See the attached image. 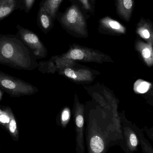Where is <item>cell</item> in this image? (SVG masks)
<instances>
[{"instance_id":"cell-1","label":"cell","mask_w":153,"mask_h":153,"mask_svg":"<svg viewBox=\"0 0 153 153\" xmlns=\"http://www.w3.org/2000/svg\"><path fill=\"white\" fill-rule=\"evenodd\" d=\"M0 54L15 69L31 71L38 66L28 48L16 35L0 34Z\"/></svg>"},{"instance_id":"cell-2","label":"cell","mask_w":153,"mask_h":153,"mask_svg":"<svg viewBox=\"0 0 153 153\" xmlns=\"http://www.w3.org/2000/svg\"><path fill=\"white\" fill-rule=\"evenodd\" d=\"M0 89L10 97L15 98L32 95L38 91L32 84L1 71Z\"/></svg>"},{"instance_id":"cell-3","label":"cell","mask_w":153,"mask_h":153,"mask_svg":"<svg viewBox=\"0 0 153 153\" xmlns=\"http://www.w3.org/2000/svg\"><path fill=\"white\" fill-rule=\"evenodd\" d=\"M61 57L73 61L79 60L99 63L108 61L109 58L108 56L98 50L78 46L73 47Z\"/></svg>"},{"instance_id":"cell-4","label":"cell","mask_w":153,"mask_h":153,"mask_svg":"<svg viewBox=\"0 0 153 153\" xmlns=\"http://www.w3.org/2000/svg\"><path fill=\"white\" fill-rule=\"evenodd\" d=\"M61 20L64 25L71 30L82 36L87 35L84 17L76 5H72L69 8L65 13Z\"/></svg>"},{"instance_id":"cell-5","label":"cell","mask_w":153,"mask_h":153,"mask_svg":"<svg viewBox=\"0 0 153 153\" xmlns=\"http://www.w3.org/2000/svg\"><path fill=\"white\" fill-rule=\"evenodd\" d=\"M16 36L32 50L35 56L43 57L46 55V49L39 37L34 32L19 24L16 26Z\"/></svg>"},{"instance_id":"cell-6","label":"cell","mask_w":153,"mask_h":153,"mask_svg":"<svg viewBox=\"0 0 153 153\" xmlns=\"http://www.w3.org/2000/svg\"><path fill=\"white\" fill-rule=\"evenodd\" d=\"M0 126L9 134L13 141L19 139L18 122L10 107L0 105Z\"/></svg>"},{"instance_id":"cell-7","label":"cell","mask_w":153,"mask_h":153,"mask_svg":"<svg viewBox=\"0 0 153 153\" xmlns=\"http://www.w3.org/2000/svg\"><path fill=\"white\" fill-rule=\"evenodd\" d=\"M67 64L60 68H63V74L66 77L77 82L91 81L93 79V74L89 70L72 68L71 64Z\"/></svg>"},{"instance_id":"cell-8","label":"cell","mask_w":153,"mask_h":153,"mask_svg":"<svg viewBox=\"0 0 153 153\" xmlns=\"http://www.w3.org/2000/svg\"><path fill=\"white\" fill-rule=\"evenodd\" d=\"M137 34L153 46V23L149 19L142 18L137 24Z\"/></svg>"},{"instance_id":"cell-9","label":"cell","mask_w":153,"mask_h":153,"mask_svg":"<svg viewBox=\"0 0 153 153\" xmlns=\"http://www.w3.org/2000/svg\"><path fill=\"white\" fill-rule=\"evenodd\" d=\"M78 102H76V106L75 110V119L76 124L77 137H76V143H77V150H80V152H83V131L84 117L83 114V106L81 104H78Z\"/></svg>"},{"instance_id":"cell-10","label":"cell","mask_w":153,"mask_h":153,"mask_svg":"<svg viewBox=\"0 0 153 153\" xmlns=\"http://www.w3.org/2000/svg\"><path fill=\"white\" fill-rule=\"evenodd\" d=\"M135 49L139 53L146 65L153 66V46L150 43H145L141 40H137L135 42Z\"/></svg>"},{"instance_id":"cell-11","label":"cell","mask_w":153,"mask_h":153,"mask_svg":"<svg viewBox=\"0 0 153 153\" xmlns=\"http://www.w3.org/2000/svg\"><path fill=\"white\" fill-rule=\"evenodd\" d=\"M134 0H117V10L120 16L128 22L132 16Z\"/></svg>"},{"instance_id":"cell-12","label":"cell","mask_w":153,"mask_h":153,"mask_svg":"<svg viewBox=\"0 0 153 153\" xmlns=\"http://www.w3.org/2000/svg\"><path fill=\"white\" fill-rule=\"evenodd\" d=\"M101 26L108 30L119 34H124L126 33V29L118 21L110 17L102 18L100 21Z\"/></svg>"},{"instance_id":"cell-13","label":"cell","mask_w":153,"mask_h":153,"mask_svg":"<svg viewBox=\"0 0 153 153\" xmlns=\"http://www.w3.org/2000/svg\"><path fill=\"white\" fill-rule=\"evenodd\" d=\"M17 10V0H0V21Z\"/></svg>"},{"instance_id":"cell-14","label":"cell","mask_w":153,"mask_h":153,"mask_svg":"<svg viewBox=\"0 0 153 153\" xmlns=\"http://www.w3.org/2000/svg\"><path fill=\"white\" fill-rule=\"evenodd\" d=\"M125 134L128 149L132 152L136 151L139 141L135 133L129 128H126Z\"/></svg>"},{"instance_id":"cell-15","label":"cell","mask_w":153,"mask_h":153,"mask_svg":"<svg viewBox=\"0 0 153 153\" xmlns=\"http://www.w3.org/2000/svg\"><path fill=\"white\" fill-rule=\"evenodd\" d=\"M62 1V0H45L42 6L48 13L51 18H54Z\"/></svg>"},{"instance_id":"cell-16","label":"cell","mask_w":153,"mask_h":153,"mask_svg":"<svg viewBox=\"0 0 153 153\" xmlns=\"http://www.w3.org/2000/svg\"><path fill=\"white\" fill-rule=\"evenodd\" d=\"M90 147L93 152H102L105 148L104 142L99 136H94L90 140Z\"/></svg>"},{"instance_id":"cell-17","label":"cell","mask_w":153,"mask_h":153,"mask_svg":"<svg viewBox=\"0 0 153 153\" xmlns=\"http://www.w3.org/2000/svg\"><path fill=\"white\" fill-rule=\"evenodd\" d=\"M51 18L49 14L45 8L41 6L38 14V20L44 29L49 28L51 24Z\"/></svg>"},{"instance_id":"cell-18","label":"cell","mask_w":153,"mask_h":153,"mask_svg":"<svg viewBox=\"0 0 153 153\" xmlns=\"http://www.w3.org/2000/svg\"><path fill=\"white\" fill-rule=\"evenodd\" d=\"M152 86V84L149 82L139 79L135 82L134 90L136 93L143 94L150 91Z\"/></svg>"},{"instance_id":"cell-19","label":"cell","mask_w":153,"mask_h":153,"mask_svg":"<svg viewBox=\"0 0 153 153\" xmlns=\"http://www.w3.org/2000/svg\"><path fill=\"white\" fill-rule=\"evenodd\" d=\"M35 0H17V10L28 13L33 6Z\"/></svg>"},{"instance_id":"cell-20","label":"cell","mask_w":153,"mask_h":153,"mask_svg":"<svg viewBox=\"0 0 153 153\" xmlns=\"http://www.w3.org/2000/svg\"><path fill=\"white\" fill-rule=\"evenodd\" d=\"M70 117H71V112H70V110L67 108L65 109L61 114V121H62V124L64 125H66L70 119Z\"/></svg>"},{"instance_id":"cell-21","label":"cell","mask_w":153,"mask_h":153,"mask_svg":"<svg viewBox=\"0 0 153 153\" xmlns=\"http://www.w3.org/2000/svg\"><path fill=\"white\" fill-rule=\"evenodd\" d=\"M0 64L3 65L7 66L9 67H12L11 65L0 54Z\"/></svg>"},{"instance_id":"cell-22","label":"cell","mask_w":153,"mask_h":153,"mask_svg":"<svg viewBox=\"0 0 153 153\" xmlns=\"http://www.w3.org/2000/svg\"><path fill=\"white\" fill-rule=\"evenodd\" d=\"M83 6L85 9L87 10H90L91 9V5L88 0H80Z\"/></svg>"},{"instance_id":"cell-23","label":"cell","mask_w":153,"mask_h":153,"mask_svg":"<svg viewBox=\"0 0 153 153\" xmlns=\"http://www.w3.org/2000/svg\"><path fill=\"white\" fill-rule=\"evenodd\" d=\"M4 95V92L2 90L0 89V101H2L3 99V96Z\"/></svg>"},{"instance_id":"cell-24","label":"cell","mask_w":153,"mask_h":153,"mask_svg":"<svg viewBox=\"0 0 153 153\" xmlns=\"http://www.w3.org/2000/svg\"><path fill=\"white\" fill-rule=\"evenodd\" d=\"M151 95L153 96V88L152 89V90H151Z\"/></svg>"},{"instance_id":"cell-25","label":"cell","mask_w":153,"mask_h":153,"mask_svg":"<svg viewBox=\"0 0 153 153\" xmlns=\"http://www.w3.org/2000/svg\"><path fill=\"white\" fill-rule=\"evenodd\" d=\"M152 137H153V134H152Z\"/></svg>"}]
</instances>
